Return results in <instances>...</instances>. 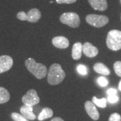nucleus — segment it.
Instances as JSON below:
<instances>
[{"label":"nucleus","instance_id":"nucleus-1","mask_svg":"<svg viewBox=\"0 0 121 121\" xmlns=\"http://www.w3.org/2000/svg\"><path fill=\"white\" fill-rule=\"evenodd\" d=\"M25 66L29 71L38 79H42L46 76L48 71L46 66L40 63L36 62L32 58L25 60Z\"/></svg>","mask_w":121,"mask_h":121},{"label":"nucleus","instance_id":"nucleus-2","mask_svg":"<svg viewBox=\"0 0 121 121\" xmlns=\"http://www.w3.org/2000/svg\"><path fill=\"white\" fill-rule=\"evenodd\" d=\"M66 74L61 66L58 63H54L51 66L48 73V82L52 85L60 84L64 80Z\"/></svg>","mask_w":121,"mask_h":121},{"label":"nucleus","instance_id":"nucleus-3","mask_svg":"<svg viewBox=\"0 0 121 121\" xmlns=\"http://www.w3.org/2000/svg\"><path fill=\"white\" fill-rule=\"evenodd\" d=\"M106 44L110 50L114 51L121 49V31L114 29L109 31L107 34Z\"/></svg>","mask_w":121,"mask_h":121},{"label":"nucleus","instance_id":"nucleus-4","mask_svg":"<svg viewBox=\"0 0 121 121\" xmlns=\"http://www.w3.org/2000/svg\"><path fill=\"white\" fill-rule=\"evenodd\" d=\"M60 22L62 24L73 28H78L80 25V17L78 13H65L60 15Z\"/></svg>","mask_w":121,"mask_h":121},{"label":"nucleus","instance_id":"nucleus-5","mask_svg":"<svg viewBox=\"0 0 121 121\" xmlns=\"http://www.w3.org/2000/svg\"><path fill=\"white\" fill-rule=\"evenodd\" d=\"M86 21L89 25L95 28H102L109 22V18L105 15L89 14L86 17Z\"/></svg>","mask_w":121,"mask_h":121},{"label":"nucleus","instance_id":"nucleus-6","mask_svg":"<svg viewBox=\"0 0 121 121\" xmlns=\"http://www.w3.org/2000/svg\"><path fill=\"white\" fill-rule=\"evenodd\" d=\"M22 102L25 105L34 106L40 102V98L34 89H30L22 98Z\"/></svg>","mask_w":121,"mask_h":121},{"label":"nucleus","instance_id":"nucleus-7","mask_svg":"<svg viewBox=\"0 0 121 121\" xmlns=\"http://www.w3.org/2000/svg\"><path fill=\"white\" fill-rule=\"evenodd\" d=\"M13 65V60L11 57L7 55L0 56V73L9 71Z\"/></svg>","mask_w":121,"mask_h":121},{"label":"nucleus","instance_id":"nucleus-8","mask_svg":"<svg viewBox=\"0 0 121 121\" xmlns=\"http://www.w3.org/2000/svg\"><path fill=\"white\" fill-rule=\"evenodd\" d=\"M82 51L85 55L89 58L96 56L99 53L98 48L89 42H86L82 45Z\"/></svg>","mask_w":121,"mask_h":121},{"label":"nucleus","instance_id":"nucleus-9","mask_svg":"<svg viewBox=\"0 0 121 121\" xmlns=\"http://www.w3.org/2000/svg\"><path fill=\"white\" fill-rule=\"evenodd\" d=\"M85 108L87 114L94 120H98L99 118V113L94 104L90 101H87L85 103Z\"/></svg>","mask_w":121,"mask_h":121},{"label":"nucleus","instance_id":"nucleus-10","mask_svg":"<svg viewBox=\"0 0 121 121\" xmlns=\"http://www.w3.org/2000/svg\"><path fill=\"white\" fill-rule=\"evenodd\" d=\"M52 44L56 47L60 49H65L69 46V40L63 36H58L53 38Z\"/></svg>","mask_w":121,"mask_h":121},{"label":"nucleus","instance_id":"nucleus-11","mask_svg":"<svg viewBox=\"0 0 121 121\" xmlns=\"http://www.w3.org/2000/svg\"><path fill=\"white\" fill-rule=\"evenodd\" d=\"M92 8L95 10L104 11L108 8L107 0H88Z\"/></svg>","mask_w":121,"mask_h":121},{"label":"nucleus","instance_id":"nucleus-12","mask_svg":"<svg viewBox=\"0 0 121 121\" xmlns=\"http://www.w3.org/2000/svg\"><path fill=\"white\" fill-rule=\"evenodd\" d=\"M20 113L22 115L29 120H35L36 115L33 112V107L24 104L20 108Z\"/></svg>","mask_w":121,"mask_h":121},{"label":"nucleus","instance_id":"nucleus-13","mask_svg":"<svg viewBox=\"0 0 121 121\" xmlns=\"http://www.w3.org/2000/svg\"><path fill=\"white\" fill-rule=\"evenodd\" d=\"M27 21L30 22H36L41 17V13L38 9H33L27 13Z\"/></svg>","mask_w":121,"mask_h":121},{"label":"nucleus","instance_id":"nucleus-14","mask_svg":"<svg viewBox=\"0 0 121 121\" xmlns=\"http://www.w3.org/2000/svg\"><path fill=\"white\" fill-rule=\"evenodd\" d=\"M82 44L80 42H77L73 45L72 50V57L74 60H78L82 55Z\"/></svg>","mask_w":121,"mask_h":121},{"label":"nucleus","instance_id":"nucleus-15","mask_svg":"<svg viewBox=\"0 0 121 121\" xmlns=\"http://www.w3.org/2000/svg\"><path fill=\"white\" fill-rule=\"evenodd\" d=\"M93 69L96 73L105 76H108L110 73V69L102 63L98 62L95 63L93 67Z\"/></svg>","mask_w":121,"mask_h":121},{"label":"nucleus","instance_id":"nucleus-16","mask_svg":"<svg viewBox=\"0 0 121 121\" xmlns=\"http://www.w3.org/2000/svg\"><path fill=\"white\" fill-rule=\"evenodd\" d=\"M53 110L51 108L45 107V108L43 109L41 112L39 114L38 119L39 121H42L44 119L51 118L53 116Z\"/></svg>","mask_w":121,"mask_h":121},{"label":"nucleus","instance_id":"nucleus-17","mask_svg":"<svg viewBox=\"0 0 121 121\" xmlns=\"http://www.w3.org/2000/svg\"><path fill=\"white\" fill-rule=\"evenodd\" d=\"M10 99L9 91L5 88L0 87V104H4L8 102Z\"/></svg>","mask_w":121,"mask_h":121},{"label":"nucleus","instance_id":"nucleus-18","mask_svg":"<svg viewBox=\"0 0 121 121\" xmlns=\"http://www.w3.org/2000/svg\"><path fill=\"white\" fill-rule=\"evenodd\" d=\"M93 103L95 105H96L98 107H100V108H104L107 107V99L106 98H102L101 99H99L95 96H94L93 98Z\"/></svg>","mask_w":121,"mask_h":121},{"label":"nucleus","instance_id":"nucleus-19","mask_svg":"<svg viewBox=\"0 0 121 121\" xmlns=\"http://www.w3.org/2000/svg\"><path fill=\"white\" fill-rule=\"evenodd\" d=\"M11 118L15 121H29L28 119L24 117L22 114H20L17 113L13 112L11 113Z\"/></svg>","mask_w":121,"mask_h":121},{"label":"nucleus","instance_id":"nucleus-20","mask_svg":"<svg viewBox=\"0 0 121 121\" xmlns=\"http://www.w3.org/2000/svg\"><path fill=\"white\" fill-rule=\"evenodd\" d=\"M114 69L116 73L121 77V61H116L114 64Z\"/></svg>","mask_w":121,"mask_h":121},{"label":"nucleus","instance_id":"nucleus-21","mask_svg":"<svg viewBox=\"0 0 121 121\" xmlns=\"http://www.w3.org/2000/svg\"><path fill=\"white\" fill-rule=\"evenodd\" d=\"M77 71L78 73L82 75H86L87 73V68L83 65H78L77 67Z\"/></svg>","mask_w":121,"mask_h":121},{"label":"nucleus","instance_id":"nucleus-22","mask_svg":"<svg viewBox=\"0 0 121 121\" xmlns=\"http://www.w3.org/2000/svg\"><path fill=\"white\" fill-rule=\"evenodd\" d=\"M97 82L100 86L102 87L106 86L108 84V81L104 77H100L97 79Z\"/></svg>","mask_w":121,"mask_h":121},{"label":"nucleus","instance_id":"nucleus-23","mask_svg":"<svg viewBox=\"0 0 121 121\" xmlns=\"http://www.w3.org/2000/svg\"><path fill=\"white\" fill-rule=\"evenodd\" d=\"M109 121H121V116L117 113H114L110 115Z\"/></svg>","mask_w":121,"mask_h":121},{"label":"nucleus","instance_id":"nucleus-24","mask_svg":"<svg viewBox=\"0 0 121 121\" xmlns=\"http://www.w3.org/2000/svg\"><path fill=\"white\" fill-rule=\"evenodd\" d=\"M108 102H109L110 103H117L119 100L118 96H117V94L116 95H108Z\"/></svg>","mask_w":121,"mask_h":121},{"label":"nucleus","instance_id":"nucleus-25","mask_svg":"<svg viewBox=\"0 0 121 121\" xmlns=\"http://www.w3.org/2000/svg\"><path fill=\"white\" fill-rule=\"evenodd\" d=\"M17 17L18 19L22 21H26L28 16H27L26 13L24 11H20L17 14Z\"/></svg>","mask_w":121,"mask_h":121},{"label":"nucleus","instance_id":"nucleus-26","mask_svg":"<svg viewBox=\"0 0 121 121\" xmlns=\"http://www.w3.org/2000/svg\"><path fill=\"white\" fill-rule=\"evenodd\" d=\"M77 0H56V2L59 4H71L75 2Z\"/></svg>","mask_w":121,"mask_h":121},{"label":"nucleus","instance_id":"nucleus-27","mask_svg":"<svg viewBox=\"0 0 121 121\" xmlns=\"http://www.w3.org/2000/svg\"><path fill=\"white\" fill-rule=\"evenodd\" d=\"M107 94L108 95H116L117 94V91L116 89H115L114 88H110L109 89H108L107 91Z\"/></svg>","mask_w":121,"mask_h":121},{"label":"nucleus","instance_id":"nucleus-28","mask_svg":"<svg viewBox=\"0 0 121 121\" xmlns=\"http://www.w3.org/2000/svg\"><path fill=\"white\" fill-rule=\"evenodd\" d=\"M51 121H64V120L60 117H55L53 118Z\"/></svg>","mask_w":121,"mask_h":121},{"label":"nucleus","instance_id":"nucleus-29","mask_svg":"<svg viewBox=\"0 0 121 121\" xmlns=\"http://www.w3.org/2000/svg\"><path fill=\"white\" fill-rule=\"evenodd\" d=\"M118 87H119V90H120L121 91V80L120 82H119V86H118Z\"/></svg>","mask_w":121,"mask_h":121},{"label":"nucleus","instance_id":"nucleus-30","mask_svg":"<svg viewBox=\"0 0 121 121\" xmlns=\"http://www.w3.org/2000/svg\"><path fill=\"white\" fill-rule=\"evenodd\" d=\"M50 3H51V4H53V1H50Z\"/></svg>","mask_w":121,"mask_h":121},{"label":"nucleus","instance_id":"nucleus-31","mask_svg":"<svg viewBox=\"0 0 121 121\" xmlns=\"http://www.w3.org/2000/svg\"><path fill=\"white\" fill-rule=\"evenodd\" d=\"M120 2H121V0H120Z\"/></svg>","mask_w":121,"mask_h":121}]
</instances>
